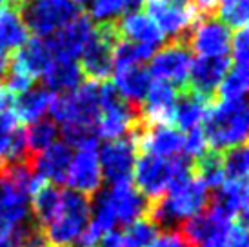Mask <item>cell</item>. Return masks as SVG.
<instances>
[{"label":"cell","instance_id":"50","mask_svg":"<svg viewBox=\"0 0 249 247\" xmlns=\"http://www.w3.org/2000/svg\"><path fill=\"white\" fill-rule=\"evenodd\" d=\"M0 169H2V164H0Z\"/></svg>","mask_w":249,"mask_h":247},{"label":"cell","instance_id":"21","mask_svg":"<svg viewBox=\"0 0 249 247\" xmlns=\"http://www.w3.org/2000/svg\"><path fill=\"white\" fill-rule=\"evenodd\" d=\"M115 28L118 36H122V40L149 46L153 49L164 44V38H166L159 26L151 20V17L144 11H129Z\"/></svg>","mask_w":249,"mask_h":247},{"label":"cell","instance_id":"29","mask_svg":"<svg viewBox=\"0 0 249 247\" xmlns=\"http://www.w3.org/2000/svg\"><path fill=\"white\" fill-rule=\"evenodd\" d=\"M53 95L46 88H29L28 91L15 96V115L17 120L33 124L42 120L49 111Z\"/></svg>","mask_w":249,"mask_h":247},{"label":"cell","instance_id":"11","mask_svg":"<svg viewBox=\"0 0 249 247\" xmlns=\"http://www.w3.org/2000/svg\"><path fill=\"white\" fill-rule=\"evenodd\" d=\"M149 75L155 76L160 82H166L169 86H184L187 82L189 68H191V51L187 44L182 40H173L164 48H160L157 53H153L149 58Z\"/></svg>","mask_w":249,"mask_h":247},{"label":"cell","instance_id":"9","mask_svg":"<svg viewBox=\"0 0 249 247\" xmlns=\"http://www.w3.org/2000/svg\"><path fill=\"white\" fill-rule=\"evenodd\" d=\"M147 11L151 20L159 26L164 36L180 40L189 33L196 22V7L191 0H147Z\"/></svg>","mask_w":249,"mask_h":247},{"label":"cell","instance_id":"19","mask_svg":"<svg viewBox=\"0 0 249 247\" xmlns=\"http://www.w3.org/2000/svg\"><path fill=\"white\" fill-rule=\"evenodd\" d=\"M177 98H178L177 88L160 80L151 82V88L144 98L140 120L144 124H173Z\"/></svg>","mask_w":249,"mask_h":247},{"label":"cell","instance_id":"7","mask_svg":"<svg viewBox=\"0 0 249 247\" xmlns=\"http://www.w3.org/2000/svg\"><path fill=\"white\" fill-rule=\"evenodd\" d=\"M140 124V113L118 95L109 84L100 86V117L97 120V135L104 140L131 137Z\"/></svg>","mask_w":249,"mask_h":247},{"label":"cell","instance_id":"37","mask_svg":"<svg viewBox=\"0 0 249 247\" xmlns=\"http://www.w3.org/2000/svg\"><path fill=\"white\" fill-rule=\"evenodd\" d=\"M157 234H159V227L147 216H142V218L135 220L133 224H129L124 236L131 247H145L155 240Z\"/></svg>","mask_w":249,"mask_h":247},{"label":"cell","instance_id":"16","mask_svg":"<svg viewBox=\"0 0 249 247\" xmlns=\"http://www.w3.org/2000/svg\"><path fill=\"white\" fill-rule=\"evenodd\" d=\"M102 171L98 164L97 149H78L76 155L71 158L66 184L71 187V191H76L89 196L97 194L102 185Z\"/></svg>","mask_w":249,"mask_h":247},{"label":"cell","instance_id":"22","mask_svg":"<svg viewBox=\"0 0 249 247\" xmlns=\"http://www.w3.org/2000/svg\"><path fill=\"white\" fill-rule=\"evenodd\" d=\"M31 213V194L0 176V218L11 227L24 226Z\"/></svg>","mask_w":249,"mask_h":247},{"label":"cell","instance_id":"48","mask_svg":"<svg viewBox=\"0 0 249 247\" xmlns=\"http://www.w3.org/2000/svg\"><path fill=\"white\" fill-rule=\"evenodd\" d=\"M76 4V7H86L88 4H89V0H73Z\"/></svg>","mask_w":249,"mask_h":247},{"label":"cell","instance_id":"1","mask_svg":"<svg viewBox=\"0 0 249 247\" xmlns=\"http://www.w3.org/2000/svg\"><path fill=\"white\" fill-rule=\"evenodd\" d=\"M209 206V189L193 175L173 182L162 198L149 202L147 218L166 231H175L186 220L193 218Z\"/></svg>","mask_w":249,"mask_h":247},{"label":"cell","instance_id":"47","mask_svg":"<svg viewBox=\"0 0 249 247\" xmlns=\"http://www.w3.org/2000/svg\"><path fill=\"white\" fill-rule=\"evenodd\" d=\"M7 64H9V58H7L6 53H0V76L7 71Z\"/></svg>","mask_w":249,"mask_h":247},{"label":"cell","instance_id":"39","mask_svg":"<svg viewBox=\"0 0 249 247\" xmlns=\"http://www.w3.org/2000/svg\"><path fill=\"white\" fill-rule=\"evenodd\" d=\"M208 151V142H206V137H204V131L202 127H196V129L186 131L184 135V151L186 157L191 160V158L202 157L204 153Z\"/></svg>","mask_w":249,"mask_h":247},{"label":"cell","instance_id":"28","mask_svg":"<svg viewBox=\"0 0 249 247\" xmlns=\"http://www.w3.org/2000/svg\"><path fill=\"white\" fill-rule=\"evenodd\" d=\"M62 194L64 191L60 187L48 182H42L31 194V213L35 214V220L40 229L49 226L58 214L62 206Z\"/></svg>","mask_w":249,"mask_h":247},{"label":"cell","instance_id":"5","mask_svg":"<svg viewBox=\"0 0 249 247\" xmlns=\"http://www.w3.org/2000/svg\"><path fill=\"white\" fill-rule=\"evenodd\" d=\"M24 26L36 38H48L66 28L78 15L73 0H15Z\"/></svg>","mask_w":249,"mask_h":247},{"label":"cell","instance_id":"13","mask_svg":"<svg viewBox=\"0 0 249 247\" xmlns=\"http://www.w3.org/2000/svg\"><path fill=\"white\" fill-rule=\"evenodd\" d=\"M231 29L224 22L214 17H208L193 24V28L189 29L187 48L191 53L206 58L226 56L231 48Z\"/></svg>","mask_w":249,"mask_h":247},{"label":"cell","instance_id":"23","mask_svg":"<svg viewBox=\"0 0 249 247\" xmlns=\"http://www.w3.org/2000/svg\"><path fill=\"white\" fill-rule=\"evenodd\" d=\"M113 88L125 102L142 104L144 102L147 91L151 88L153 78L149 71L144 66H129V68H118L113 69Z\"/></svg>","mask_w":249,"mask_h":247},{"label":"cell","instance_id":"15","mask_svg":"<svg viewBox=\"0 0 249 247\" xmlns=\"http://www.w3.org/2000/svg\"><path fill=\"white\" fill-rule=\"evenodd\" d=\"M95 31V24L88 17H76L58 33L49 36L48 46L51 49L53 60H73L82 55L86 44L89 42Z\"/></svg>","mask_w":249,"mask_h":247},{"label":"cell","instance_id":"26","mask_svg":"<svg viewBox=\"0 0 249 247\" xmlns=\"http://www.w3.org/2000/svg\"><path fill=\"white\" fill-rule=\"evenodd\" d=\"M248 182H224L220 189H216L213 207L229 216L231 220H246L248 214Z\"/></svg>","mask_w":249,"mask_h":247},{"label":"cell","instance_id":"12","mask_svg":"<svg viewBox=\"0 0 249 247\" xmlns=\"http://www.w3.org/2000/svg\"><path fill=\"white\" fill-rule=\"evenodd\" d=\"M133 138L137 147L149 157L175 158L184 151V133L171 124H144L140 120Z\"/></svg>","mask_w":249,"mask_h":247},{"label":"cell","instance_id":"30","mask_svg":"<svg viewBox=\"0 0 249 247\" xmlns=\"http://www.w3.org/2000/svg\"><path fill=\"white\" fill-rule=\"evenodd\" d=\"M193 176L208 189H220L226 182L220 153L206 151L202 157L196 158L193 165Z\"/></svg>","mask_w":249,"mask_h":247},{"label":"cell","instance_id":"3","mask_svg":"<svg viewBox=\"0 0 249 247\" xmlns=\"http://www.w3.org/2000/svg\"><path fill=\"white\" fill-rule=\"evenodd\" d=\"M189 175H193V164L187 157L178 155L175 158H157L144 155L137 158L131 178L140 194L155 202L169 191L173 182Z\"/></svg>","mask_w":249,"mask_h":247},{"label":"cell","instance_id":"14","mask_svg":"<svg viewBox=\"0 0 249 247\" xmlns=\"http://www.w3.org/2000/svg\"><path fill=\"white\" fill-rule=\"evenodd\" d=\"M233 220L218 211L216 207H209L193 218L186 220L177 229L189 247H204L213 242H222L226 238L229 226Z\"/></svg>","mask_w":249,"mask_h":247},{"label":"cell","instance_id":"45","mask_svg":"<svg viewBox=\"0 0 249 247\" xmlns=\"http://www.w3.org/2000/svg\"><path fill=\"white\" fill-rule=\"evenodd\" d=\"M125 11H139L140 7L147 4V0H124Z\"/></svg>","mask_w":249,"mask_h":247},{"label":"cell","instance_id":"35","mask_svg":"<svg viewBox=\"0 0 249 247\" xmlns=\"http://www.w3.org/2000/svg\"><path fill=\"white\" fill-rule=\"evenodd\" d=\"M249 18L248 0H220L218 4V20H222L229 29H244Z\"/></svg>","mask_w":249,"mask_h":247},{"label":"cell","instance_id":"42","mask_svg":"<svg viewBox=\"0 0 249 247\" xmlns=\"http://www.w3.org/2000/svg\"><path fill=\"white\" fill-rule=\"evenodd\" d=\"M95 247H131L125 240L124 233H118V231H109V233H106L98 244Z\"/></svg>","mask_w":249,"mask_h":247},{"label":"cell","instance_id":"44","mask_svg":"<svg viewBox=\"0 0 249 247\" xmlns=\"http://www.w3.org/2000/svg\"><path fill=\"white\" fill-rule=\"evenodd\" d=\"M22 247H51V246L46 242V238H44V234H42V231H40V233H36L31 240L26 242Z\"/></svg>","mask_w":249,"mask_h":247},{"label":"cell","instance_id":"24","mask_svg":"<svg viewBox=\"0 0 249 247\" xmlns=\"http://www.w3.org/2000/svg\"><path fill=\"white\" fill-rule=\"evenodd\" d=\"M209 98L191 91L189 88L182 91L177 98L173 111V124L178 131H191L202 127V122L208 115Z\"/></svg>","mask_w":249,"mask_h":247},{"label":"cell","instance_id":"36","mask_svg":"<svg viewBox=\"0 0 249 247\" xmlns=\"http://www.w3.org/2000/svg\"><path fill=\"white\" fill-rule=\"evenodd\" d=\"M89 20L98 24H113V20L125 11L124 0H89L86 6Z\"/></svg>","mask_w":249,"mask_h":247},{"label":"cell","instance_id":"17","mask_svg":"<svg viewBox=\"0 0 249 247\" xmlns=\"http://www.w3.org/2000/svg\"><path fill=\"white\" fill-rule=\"evenodd\" d=\"M229 68H231V60L228 56H214V58L196 56L191 62L189 75H187L189 89L209 98L218 89L224 76L228 75Z\"/></svg>","mask_w":249,"mask_h":247},{"label":"cell","instance_id":"20","mask_svg":"<svg viewBox=\"0 0 249 247\" xmlns=\"http://www.w3.org/2000/svg\"><path fill=\"white\" fill-rule=\"evenodd\" d=\"M51 62H53V55L48 46V40L35 36V38H28L24 42V46L15 51L7 68L17 69L35 80L36 76L44 75V71L49 68Z\"/></svg>","mask_w":249,"mask_h":247},{"label":"cell","instance_id":"2","mask_svg":"<svg viewBox=\"0 0 249 247\" xmlns=\"http://www.w3.org/2000/svg\"><path fill=\"white\" fill-rule=\"evenodd\" d=\"M249 127V115L246 100L220 102L209 107L208 115L202 122V131L208 147L214 153H224L246 144Z\"/></svg>","mask_w":249,"mask_h":247},{"label":"cell","instance_id":"34","mask_svg":"<svg viewBox=\"0 0 249 247\" xmlns=\"http://www.w3.org/2000/svg\"><path fill=\"white\" fill-rule=\"evenodd\" d=\"M224 175L228 182H244L249 173V153L246 144L231 147L220 155Z\"/></svg>","mask_w":249,"mask_h":247},{"label":"cell","instance_id":"46","mask_svg":"<svg viewBox=\"0 0 249 247\" xmlns=\"http://www.w3.org/2000/svg\"><path fill=\"white\" fill-rule=\"evenodd\" d=\"M11 231H13V227L9 226V224H7L6 220L0 218V242L4 240V238H6L7 234L11 233Z\"/></svg>","mask_w":249,"mask_h":247},{"label":"cell","instance_id":"40","mask_svg":"<svg viewBox=\"0 0 249 247\" xmlns=\"http://www.w3.org/2000/svg\"><path fill=\"white\" fill-rule=\"evenodd\" d=\"M224 247H249L246 220H233L231 222L228 233H226V238H224Z\"/></svg>","mask_w":249,"mask_h":247},{"label":"cell","instance_id":"6","mask_svg":"<svg viewBox=\"0 0 249 247\" xmlns=\"http://www.w3.org/2000/svg\"><path fill=\"white\" fill-rule=\"evenodd\" d=\"M49 113L53 122L60 127L68 125H86L97 129L100 117V86L97 82L80 84L75 91L68 95L53 96Z\"/></svg>","mask_w":249,"mask_h":247},{"label":"cell","instance_id":"25","mask_svg":"<svg viewBox=\"0 0 249 247\" xmlns=\"http://www.w3.org/2000/svg\"><path fill=\"white\" fill-rule=\"evenodd\" d=\"M80 66L73 60H53L44 71V88L53 95H68L82 84Z\"/></svg>","mask_w":249,"mask_h":247},{"label":"cell","instance_id":"38","mask_svg":"<svg viewBox=\"0 0 249 247\" xmlns=\"http://www.w3.org/2000/svg\"><path fill=\"white\" fill-rule=\"evenodd\" d=\"M231 66L248 68L249 66V36L248 29H236V33L231 36Z\"/></svg>","mask_w":249,"mask_h":247},{"label":"cell","instance_id":"33","mask_svg":"<svg viewBox=\"0 0 249 247\" xmlns=\"http://www.w3.org/2000/svg\"><path fill=\"white\" fill-rule=\"evenodd\" d=\"M249 88V71L248 68H238L231 66L228 75L224 76V80L218 86V96L220 100L233 102V100H244Z\"/></svg>","mask_w":249,"mask_h":247},{"label":"cell","instance_id":"27","mask_svg":"<svg viewBox=\"0 0 249 247\" xmlns=\"http://www.w3.org/2000/svg\"><path fill=\"white\" fill-rule=\"evenodd\" d=\"M28 33L15 4H0V53L17 51L28 40Z\"/></svg>","mask_w":249,"mask_h":247},{"label":"cell","instance_id":"31","mask_svg":"<svg viewBox=\"0 0 249 247\" xmlns=\"http://www.w3.org/2000/svg\"><path fill=\"white\" fill-rule=\"evenodd\" d=\"M26 137V149L33 157L48 149L49 145H53L58 138V125L53 120L42 118L36 122L29 124L28 131H24Z\"/></svg>","mask_w":249,"mask_h":247},{"label":"cell","instance_id":"41","mask_svg":"<svg viewBox=\"0 0 249 247\" xmlns=\"http://www.w3.org/2000/svg\"><path fill=\"white\" fill-rule=\"evenodd\" d=\"M145 247H189L187 242L182 238V234L175 229V231H162L155 236V240Z\"/></svg>","mask_w":249,"mask_h":247},{"label":"cell","instance_id":"10","mask_svg":"<svg viewBox=\"0 0 249 247\" xmlns=\"http://www.w3.org/2000/svg\"><path fill=\"white\" fill-rule=\"evenodd\" d=\"M137 149L139 147L133 135L106 142L100 151H97L102 178L107 180L111 185L129 182L137 164Z\"/></svg>","mask_w":249,"mask_h":247},{"label":"cell","instance_id":"49","mask_svg":"<svg viewBox=\"0 0 249 247\" xmlns=\"http://www.w3.org/2000/svg\"><path fill=\"white\" fill-rule=\"evenodd\" d=\"M15 0H0V4H13Z\"/></svg>","mask_w":249,"mask_h":247},{"label":"cell","instance_id":"43","mask_svg":"<svg viewBox=\"0 0 249 247\" xmlns=\"http://www.w3.org/2000/svg\"><path fill=\"white\" fill-rule=\"evenodd\" d=\"M191 2H193V6L196 7V9L206 11V13H209V11L216 9V7H218V4H220V0H191Z\"/></svg>","mask_w":249,"mask_h":247},{"label":"cell","instance_id":"32","mask_svg":"<svg viewBox=\"0 0 249 247\" xmlns=\"http://www.w3.org/2000/svg\"><path fill=\"white\" fill-rule=\"evenodd\" d=\"M155 53V49L149 46L135 44L129 40L118 38L113 51V60H115V69L118 68H129V66H142L149 60Z\"/></svg>","mask_w":249,"mask_h":247},{"label":"cell","instance_id":"18","mask_svg":"<svg viewBox=\"0 0 249 247\" xmlns=\"http://www.w3.org/2000/svg\"><path fill=\"white\" fill-rule=\"evenodd\" d=\"M35 160L31 162L33 171L42 182L48 184H66V176H68V169H70L73 151L66 142H58L56 140L53 145H49L48 149L35 155Z\"/></svg>","mask_w":249,"mask_h":247},{"label":"cell","instance_id":"8","mask_svg":"<svg viewBox=\"0 0 249 247\" xmlns=\"http://www.w3.org/2000/svg\"><path fill=\"white\" fill-rule=\"evenodd\" d=\"M120 38L115 24H98L80 55V71L91 82H104L113 75L115 60L113 51Z\"/></svg>","mask_w":249,"mask_h":247},{"label":"cell","instance_id":"4","mask_svg":"<svg viewBox=\"0 0 249 247\" xmlns=\"http://www.w3.org/2000/svg\"><path fill=\"white\" fill-rule=\"evenodd\" d=\"M91 204L88 196L76 191H64L62 206L53 222L42 229V234L51 247H73L78 244L89 224Z\"/></svg>","mask_w":249,"mask_h":247}]
</instances>
